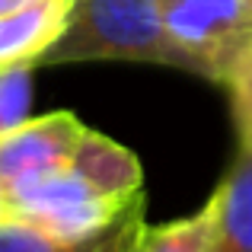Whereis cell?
Instances as JSON below:
<instances>
[{"instance_id": "6da1fadb", "label": "cell", "mask_w": 252, "mask_h": 252, "mask_svg": "<svg viewBox=\"0 0 252 252\" xmlns=\"http://www.w3.org/2000/svg\"><path fill=\"white\" fill-rule=\"evenodd\" d=\"M141 185L137 157L86 128L61 169L6 191V214L23 217L58 240H90L122 223L144 201Z\"/></svg>"}, {"instance_id": "7a4b0ae2", "label": "cell", "mask_w": 252, "mask_h": 252, "mask_svg": "<svg viewBox=\"0 0 252 252\" xmlns=\"http://www.w3.org/2000/svg\"><path fill=\"white\" fill-rule=\"evenodd\" d=\"M137 61L201 77L198 64L169 38L157 0H74L64 35L38 64Z\"/></svg>"}, {"instance_id": "3957f363", "label": "cell", "mask_w": 252, "mask_h": 252, "mask_svg": "<svg viewBox=\"0 0 252 252\" xmlns=\"http://www.w3.org/2000/svg\"><path fill=\"white\" fill-rule=\"evenodd\" d=\"M169 38L198 64L204 80L227 83L230 67L252 42L249 0H157Z\"/></svg>"}, {"instance_id": "277c9868", "label": "cell", "mask_w": 252, "mask_h": 252, "mask_svg": "<svg viewBox=\"0 0 252 252\" xmlns=\"http://www.w3.org/2000/svg\"><path fill=\"white\" fill-rule=\"evenodd\" d=\"M86 125L70 112H55L42 118H26L13 131L0 134V179L13 191L48 172L61 169L83 141Z\"/></svg>"}, {"instance_id": "5b68a950", "label": "cell", "mask_w": 252, "mask_h": 252, "mask_svg": "<svg viewBox=\"0 0 252 252\" xmlns=\"http://www.w3.org/2000/svg\"><path fill=\"white\" fill-rule=\"evenodd\" d=\"M74 0H38L0 16V67L35 64L64 35Z\"/></svg>"}, {"instance_id": "8992f818", "label": "cell", "mask_w": 252, "mask_h": 252, "mask_svg": "<svg viewBox=\"0 0 252 252\" xmlns=\"http://www.w3.org/2000/svg\"><path fill=\"white\" fill-rule=\"evenodd\" d=\"M214 233L208 252H252V150H243L214 195Z\"/></svg>"}, {"instance_id": "52a82bcc", "label": "cell", "mask_w": 252, "mask_h": 252, "mask_svg": "<svg viewBox=\"0 0 252 252\" xmlns=\"http://www.w3.org/2000/svg\"><path fill=\"white\" fill-rule=\"evenodd\" d=\"M141 211L144 204H137L122 223H115L99 236H90V240H58V236L32 227L23 217L3 214L0 217V252H128Z\"/></svg>"}, {"instance_id": "ba28073f", "label": "cell", "mask_w": 252, "mask_h": 252, "mask_svg": "<svg viewBox=\"0 0 252 252\" xmlns=\"http://www.w3.org/2000/svg\"><path fill=\"white\" fill-rule=\"evenodd\" d=\"M214 198L204 201L201 211L182 217V220H169L160 227L137 220L134 233H131L128 252H208L211 249V233H214Z\"/></svg>"}, {"instance_id": "9c48e42d", "label": "cell", "mask_w": 252, "mask_h": 252, "mask_svg": "<svg viewBox=\"0 0 252 252\" xmlns=\"http://www.w3.org/2000/svg\"><path fill=\"white\" fill-rule=\"evenodd\" d=\"M32 70L35 64L0 67V134L13 131L29 118L32 102Z\"/></svg>"}, {"instance_id": "30bf717a", "label": "cell", "mask_w": 252, "mask_h": 252, "mask_svg": "<svg viewBox=\"0 0 252 252\" xmlns=\"http://www.w3.org/2000/svg\"><path fill=\"white\" fill-rule=\"evenodd\" d=\"M230 99H233V115L236 128H240V144L243 150H252V42L246 45L236 64L227 74Z\"/></svg>"}, {"instance_id": "8fae6325", "label": "cell", "mask_w": 252, "mask_h": 252, "mask_svg": "<svg viewBox=\"0 0 252 252\" xmlns=\"http://www.w3.org/2000/svg\"><path fill=\"white\" fill-rule=\"evenodd\" d=\"M32 3H38V0H0V16H6V13H16V10L32 6Z\"/></svg>"}, {"instance_id": "7c38bea8", "label": "cell", "mask_w": 252, "mask_h": 252, "mask_svg": "<svg viewBox=\"0 0 252 252\" xmlns=\"http://www.w3.org/2000/svg\"><path fill=\"white\" fill-rule=\"evenodd\" d=\"M6 214V189H3V179H0V217Z\"/></svg>"}, {"instance_id": "4fadbf2b", "label": "cell", "mask_w": 252, "mask_h": 252, "mask_svg": "<svg viewBox=\"0 0 252 252\" xmlns=\"http://www.w3.org/2000/svg\"><path fill=\"white\" fill-rule=\"evenodd\" d=\"M249 3H252V0H249Z\"/></svg>"}]
</instances>
